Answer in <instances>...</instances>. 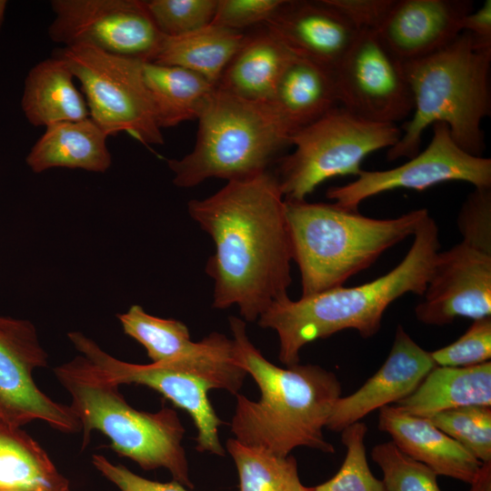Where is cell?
I'll return each instance as SVG.
<instances>
[{"label": "cell", "instance_id": "6da1fadb", "mask_svg": "<svg viewBox=\"0 0 491 491\" xmlns=\"http://www.w3.org/2000/svg\"><path fill=\"white\" fill-rule=\"evenodd\" d=\"M187 210L215 245L205 266L214 280L213 307L236 306L253 322L288 296L292 252L276 174L227 181L212 195L190 200Z\"/></svg>", "mask_w": 491, "mask_h": 491}, {"label": "cell", "instance_id": "7a4b0ae2", "mask_svg": "<svg viewBox=\"0 0 491 491\" xmlns=\"http://www.w3.org/2000/svg\"><path fill=\"white\" fill-rule=\"evenodd\" d=\"M235 356L260 390L257 401L237 394L231 432L244 445L286 456L298 446L332 454L324 428L342 386L335 373L317 365L280 367L250 341L245 321L229 316Z\"/></svg>", "mask_w": 491, "mask_h": 491}, {"label": "cell", "instance_id": "3957f363", "mask_svg": "<svg viewBox=\"0 0 491 491\" xmlns=\"http://www.w3.org/2000/svg\"><path fill=\"white\" fill-rule=\"evenodd\" d=\"M413 235L402 261L380 277L298 300L287 296L274 302L257 320L261 327L277 333L279 360L286 366L297 365L306 345L346 329L369 338L378 333L383 316L395 300L408 293L422 296L440 249L437 224L428 215Z\"/></svg>", "mask_w": 491, "mask_h": 491}, {"label": "cell", "instance_id": "277c9868", "mask_svg": "<svg viewBox=\"0 0 491 491\" xmlns=\"http://www.w3.org/2000/svg\"><path fill=\"white\" fill-rule=\"evenodd\" d=\"M403 65L414 97L413 116L402 125L397 143L387 149V160L415 156L425 130L436 122L447 125L464 151L482 156L481 124L491 113V47L462 32L444 48Z\"/></svg>", "mask_w": 491, "mask_h": 491}, {"label": "cell", "instance_id": "5b68a950", "mask_svg": "<svg viewBox=\"0 0 491 491\" xmlns=\"http://www.w3.org/2000/svg\"><path fill=\"white\" fill-rule=\"evenodd\" d=\"M292 260L301 275L302 295L343 286L386 250L413 235L426 208L394 218H373L336 204L285 200Z\"/></svg>", "mask_w": 491, "mask_h": 491}, {"label": "cell", "instance_id": "8992f818", "mask_svg": "<svg viewBox=\"0 0 491 491\" xmlns=\"http://www.w3.org/2000/svg\"><path fill=\"white\" fill-rule=\"evenodd\" d=\"M54 374L71 396L70 406L83 430L82 448L91 432L98 430L119 456L144 470L164 467L173 480L194 488L182 446L185 427L175 410L167 406L155 413L135 409L119 392V386L81 355L56 366Z\"/></svg>", "mask_w": 491, "mask_h": 491}, {"label": "cell", "instance_id": "52a82bcc", "mask_svg": "<svg viewBox=\"0 0 491 491\" xmlns=\"http://www.w3.org/2000/svg\"><path fill=\"white\" fill-rule=\"evenodd\" d=\"M197 121L193 150L167 161L178 187L214 177L232 181L256 175L291 145L293 132L272 102L246 100L216 87Z\"/></svg>", "mask_w": 491, "mask_h": 491}, {"label": "cell", "instance_id": "ba28073f", "mask_svg": "<svg viewBox=\"0 0 491 491\" xmlns=\"http://www.w3.org/2000/svg\"><path fill=\"white\" fill-rule=\"evenodd\" d=\"M401 135L396 124L366 121L335 106L296 131L291 137L294 151L278 159L276 175L285 200H306L335 176H356L368 155L392 147Z\"/></svg>", "mask_w": 491, "mask_h": 491}, {"label": "cell", "instance_id": "9c48e42d", "mask_svg": "<svg viewBox=\"0 0 491 491\" xmlns=\"http://www.w3.org/2000/svg\"><path fill=\"white\" fill-rule=\"evenodd\" d=\"M53 55L80 82L89 117L108 136L125 132L145 145L164 144L144 81V61L88 45L63 46Z\"/></svg>", "mask_w": 491, "mask_h": 491}, {"label": "cell", "instance_id": "30bf717a", "mask_svg": "<svg viewBox=\"0 0 491 491\" xmlns=\"http://www.w3.org/2000/svg\"><path fill=\"white\" fill-rule=\"evenodd\" d=\"M49 38L151 62L164 37L143 0H53Z\"/></svg>", "mask_w": 491, "mask_h": 491}, {"label": "cell", "instance_id": "8fae6325", "mask_svg": "<svg viewBox=\"0 0 491 491\" xmlns=\"http://www.w3.org/2000/svg\"><path fill=\"white\" fill-rule=\"evenodd\" d=\"M125 334L140 343L152 363L184 371L210 387L237 395L246 372L238 365L233 339L213 332L194 342L181 321L161 318L133 305L117 315Z\"/></svg>", "mask_w": 491, "mask_h": 491}, {"label": "cell", "instance_id": "7c38bea8", "mask_svg": "<svg viewBox=\"0 0 491 491\" xmlns=\"http://www.w3.org/2000/svg\"><path fill=\"white\" fill-rule=\"evenodd\" d=\"M432 127L428 145L407 162L387 170H361L356 180L328 188L326 197L344 209L356 211L366 199L396 189L423 191L448 181L491 188V159L460 148L445 123L436 122Z\"/></svg>", "mask_w": 491, "mask_h": 491}, {"label": "cell", "instance_id": "4fadbf2b", "mask_svg": "<svg viewBox=\"0 0 491 491\" xmlns=\"http://www.w3.org/2000/svg\"><path fill=\"white\" fill-rule=\"evenodd\" d=\"M333 76L338 105L361 119L396 124L414 110L403 62L376 31H359Z\"/></svg>", "mask_w": 491, "mask_h": 491}, {"label": "cell", "instance_id": "5bb4252c", "mask_svg": "<svg viewBox=\"0 0 491 491\" xmlns=\"http://www.w3.org/2000/svg\"><path fill=\"white\" fill-rule=\"evenodd\" d=\"M47 366L33 323L0 316V419L17 427L40 420L64 433L79 432L71 406L52 400L34 381V371Z\"/></svg>", "mask_w": 491, "mask_h": 491}, {"label": "cell", "instance_id": "9a60e30c", "mask_svg": "<svg viewBox=\"0 0 491 491\" xmlns=\"http://www.w3.org/2000/svg\"><path fill=\"white\" fill-rule=\"evenodd\" d=\"M67 336L75 348L108 380L120 385H140L160 393L175 406L186 411L197 429L195 449L219 456L225 455L218 429L223 421L208 397L211 387L204 381L174 367L154 363L140 365L115 358L81 332Z\"/></svg>", "mask_w": 491, "mask_h": 491}, {"label": "cell", "instance_id": "2e32d148", "mask_svg": "<svg viewBox=\"0 0 491 491\" xmlns=\"http://www.w3.org/2000/svg\"><path fill=\"white\" fill-rule=\"evenodd\" d=\"M422 296L415 315L426 325L491 316V248L462 239L439 251Z\"/></svg>", "mask_w": 491, "mask_h": 491}, {"label": "cell", "instance_id": "e0dca14e", "mask_svg": "<svg viewBox=\"0 0 491 491\" xmlns=\"http://www.w3.org/2000/svg\"><path fill=\"white\" fill-rule=\"evenodd\" d=\"M264 26L295 56L332 73L359 31L325 0H285Z\"/></svg>", "mask_w": 491, "mask_h": 491}, {"label": "cell", "instance_id": "ac0fdd59", "mask_svg": "<svg viewBox=\"0 0 491 491\" xmlns=\"http://www.w3.org/2000/svg\"><path fill=\"white\" fill-rule=\"evenodd\" d=\"M435 366L430 352L398 325L382 366L356 391L336 401L326 428L341 432L371 412L396 404L412 394Z\"/></svg>", "mask_w": 491, "mask_h": 491}, {"label": "cell", "instance_id": "d6986e66", "mask_svg": "<svg viewBox=\"0 0 491 491\" xmlns=\"http://www.w3.org/2000/svg\"><path fill=\"white\" fill-rule=\"evenodd\" d=\"M474 10L469 0H395L376 31L400 61L429 55L461 33L462 18Z\"/></svg>", "mask_w": 491, "mask_h": 491}, {"label": "cell", "instance_id": "ffe728a7", "mask_svg": "<svg viewBox=\"0 0 491 491\" xmlns=\"http://www.w3.org/2000/svg\"><path fill=\"white\" fill-rule=\"evenodd\" d=\"M378 429L387 433L404 454L437 476L471 484L483 464L428 418L407 414L395 405L379 409Z\"/></svg>", "mask_w": 491, "mask_h": 491}, {"label": "cell", "instance_id": "44dd1931", "mask_svg": "<svg viewBox=\"0 0 491 491\" xmlns=\"http://www.w3.org/2000/svg\"><path fill=\"white\" fill-rule=\"evenodd\" d=\"M107 134L90 117L45 127L25 157L34 173L65 167L105 173L112 164Z\"/></svg>", "mask_w": 491, "mask_h": 491}, {"label": "cell", "instance_id": "7402d4cb", "mask_svg": "<svg viewBox=\"0 0 491 491\" xmlns=\"http://www.w3.org/2000/svg\"><path fill=\"white\" fill-rule=\"evenodd\" d=\"M295 56L265 26L246 35L216 88L235 96L271 102L284 71Z\"/></svg>", "mask_w": 491, "mask_h": 491}, {"label": "cell", "instance_id": "603a6c76", "mask_svg": "<svg viewBox=\"0 0 491 491\" xmlns=\"http://www.w3.org/2000/svg\"><path fill=\"white\" fill-rule=\"evenodd\" d=\"M395 406L425 418L461 406H491V362L466 367L436 366Z\"/></svg>", "mask_w": 491, "mask_h": 491}, {"label": "cell", "instance_id": "cb8c5ba5", "mask_svg": "<svg viewBox=\"0 0 491 491\" xmlns=\"http://www.w3.org/2000/svg\"><path fill=\"white\" fill-rule=\"evenodd\" d=\"M74 78L65 63L54 55L30 69L25 80L21 107L32 125L46 127L89 117L86 101L75 85Z\"/></svg>", "mask_w": 491, "mask_h": 491}, {"label": "cell", "instance_id": "d4e9b609", "mask_svg": "<svg viewBox=\"0 0 491 491\" xmlns=\"http://www.w3.org/2000/svg\"><path fill=\"white\" fill-rule=\"evenodd\" d=\"M271 102L294 135L339 105L333 73L295 57L280 77Z\"/></svg>", "mask_w": 491, "mask_h": 491}, {"label": "cell", "instance_id": "484cf974", "mask_svg": "<svg viewBox=\"0 0 491 491\" xmlns=\"http://www.w3.org/2000/svg\"><path fill=\"white\" fill-rule=\"evenodd\" d=\"M143 76L161 129L197 120L215 90L203 76L179 66L144 62Z\"/></svg>", "mask_w": 491, "mask_h": 491}, {"label": "cell", "instance_id": "4316f807", "mask_svg": "<svg viewBox=\"0 0 491 491\" xmlns=\"http://www.w3.org/2000/svg\"><path fill=\"white\" fill-rule=\"evenodd\" d=\"M246 34L213 25L185 35L164 36L151 62L185 68L216 87Z\"/></svg>", "mask_w": 491, "mask_h": 491}, {"label": "cell", "instance_id": "83f0119b", "mask_svg": "<svg viewBox=\"0 0 491 491\" xmlns=\"http://www.w3.org/2000/svg\"><path fill=\"white\" fill-rule=\"evenodd\" d=\"M70 487L45 449L25 431L0 419V491Z\"/></svg>", "mask_w": 491, "mask_h": 491}, {"label": "cell", "instance_id": "f1b7e54d", "mask_svg": "<svg viewBox=\"0 0 491 491\" xmlns=\"http://www.w3.org/2000/svg\"><path fill=\"white\" fill-rule=\"evenodd\" d=\"M225 446L237 470L239 491H313L302 484L293 456H279L235 438H229Z\"/></svg>", "mask_w": 491, "mask_h": 491}, {"label": "cell", "instance_id": "f546056e", "mask_svg": "<svg viewBox=\"0 0 491 491\" xmlns=\"http://www.w3.org/2000/svg\"><path fill=\"white\" fill-rule=\"evenodd\" d=\"M481 463L491 462V406H466L428 418Z\"/></svg>", "mask_w": 491, "mask_h": 491}, {"label": "cell", "instance_id": "4dcf8cb0", "mask_svg": "<svg viewBox=\"0 0 491 491\" xmlns=\"http://www.w3.org/2000/svg\"><path fill=\"white\" fill-rule=\"evenodd\" d=\"M366 423H354L341 431V441L346 454L339 470L313 491H386L382 480L371 472L365 445Z\"/></svg>", "mask_w": 491, "mask_h": 491}, {"label": "cell", "instance_id": "1f68e13d", "mask_svg": "<svg viewBox=\"0 0 491 491\" xmlns=\"http://www.w3.org/2000/svg\"><path fill=\"white\" fill-rule=\"evenodd\" d=\"M371 456L383 472L386 491H441L437 475L404 454L392 441L376 445Z\"/></svg>", "mask_w": 491, "mask_h": 491}, {"label": "cell", "instance_id": "d6a6232c", "mask_svg": "<svg viewBox=\"0 0 491 491\" xmlns=\"http://www.w3.org/2000/svg\"><path fill=\"white\" fill-rule=\"evenodd\" d=\"M217 0H150L149 14L164 36L173 37L211 24Z\"/></svg>", "mask_w": 491, "mask_h": 491}, {"label": "cell", "instance_id": "836d02e7", "mask_svg": "<svg viewBox=\"0 0 491 491\" xmlns=\"http://www.w3.org/2000/svg\"><path fill=\"white\" fill-rule=\"evenodd\" d=\"M430 355L439 366L466 367L490 361L491 316L473 320L458 339Z\"/></svg>", "mask_w": 491, "mask_h": 491}, {"label": "cell", "instance_id": "e575fe53", "mask_svg": "<svg viewBox=\"0 0 491 491\" xmlns=\"http://www.w3.org/2000/svg\"><path fill=\"white\" fill-rule=\"evenodd\" d=\"M285 0H217L210 25L242 32L244 28L265 25Z\"/></svg>", "mask_w": 491, "mask_h": 491}, {"label": "cell", "instance_id": "d590c367", "mask_svg": "<svg viewBox=\"0 0 491 491\" xmlns=\"http://www.w3.org/2000/svg\"><path fill=\"white\" fill-rule=\"evenodd\" d=\"M462 239L491 248V188H475L457 217Z\"/></svg>", "mask_w": 491, "mask_h": 491}, {"label": "cell", "instance_id": "8d00e7d4", "mask_svg": "<svg viewBox=\"0 0 491 491\" xmlns=\"http://www.w3.org/2000/svg\"><path fill=\"white\" fill-rule=\"evenodd\" d=\"M92 464L120 491H190L175 480L162 483L140 476L121 464H113L100 454L92 456Z\"/></svg>", "mask_w": 491, "mask_h": 491}, {"label": "cell", "instance_id": "74e56055", "mask_svg": "<svg viewBox=\"0 0 491 491\" xmlns=\"http://www.w3.org/2000/svg\"><path fill=\"white\" fill-rule=\"evenodd\" d=\"M358 30L376 31L395 0H325Z\"/></svg>", "mask_w": 491, "mask_h": 491}, {"label": "cell", "instance_id": "f35d334b", "mask_svg": "<svg viewBox=\"0 0 491 491\" xmlns=\"http://www.w3.org/2000/svg\"><path fill=\"white\" fill-rule=\"evenodd\" d=\"M460 26L479 45L491 47V0H486L480 8L465 15Z\"/></svg>", "mask_w": 491, "mask_h": 491}, {"label": "cell", "instance_id": "ab89813d", "mask_svg": "<svg viewBox=\"0 0 491 491\" xmlns=\"http://www.w3.org/2000/svg\"><path fill=\"white\" fill-rule=\"evenodd\" d=\"M469 491H491V462L483 463Z\"/></svg>", "mask_w": 491, "mask_h": 491}, {"label": "cell", "instance_id": "60d3db41", "mask_svg": "<svg viewBox=\"0 0 491 491\" xmlns=\"http://www.w3.org/2000/svg\"><path fill=\"white\" fill-rule=\"evenodd\" d=\"M6 7H7V1L0 0V32H1L4 21H5Z\"/></svg>", "mask_w": 491, "mask_h": 491}, {"label": "cell", "instance_id": "b9f144b4", "mask_svg": "<svg viewBox=\"0 0 491 491\" xmlns=\"http://www.w3.org/2000/svg\"><path fill=\"white\" fill-rule=\"evenodd\" d=\"M56 491H71V489H70V487H67V488H64V489L56 490Z\"/></svg>", "mask_w": 491, "mask_h": 491}]
</instances>
